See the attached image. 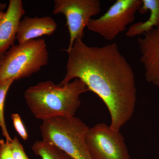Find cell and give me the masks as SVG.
<instances>
[{"instance_id":"6da1fadb","label":"cell","mask_w":159,"mask_h":159,"mask_svg":"<svg viewBox=\"0 0 159 159\" xmlns=\"http://www.w3.org/2000/svg\"><path fill=\"white\" fill-rule=\"evenodd\" d=\"M75 40L68 54L66 73L59 84L73 79L84 83L89 91L104 102L111 116L110 127L120 129L132 116L137 99L135 79L133 69L116 43L102 47H89Z\"/></svg>"},{"instance_id":"7a4b0ae2","label":"cell","mask_w":159,"mask_h":159,"mask_svg":"<svg viewBox=\"0 0 159 159\" xmlns=\"http://www.w3.org/2000/svg\"><path fill=\"white\" fill-rule=\"evenodd\" d=\"M88 91L85 84L79 79L63 85L47 80L29 87L24 96L33 116L43 121L53 117L74 116L81 103L80 95Z\"/></svg>"},{"instance_id":"3957f363","label":"cell","mask_w":159,"mask_h":159,"mask_svg":"<svg viewBox=\"0 0 159 159\" xmlns=\"http://www.w3.org/2000/svg\"><path fill=\"white\" fill-rule=\"evenodd\" d=\"M43 139L56 145L74 159H93L86 143L89 127L74 116L55 117L43 120Z\"/></svg>"},{"instance_id":"277c9868","label":"cell","mask_w":159,"mask_h":159,"mask_svg":"<svg viewBox=\"0 0 159 159\" xmlns=\"http://www.w3.org/2000/svg\"><path fill=\"white\" fill-rule=\"evenodd\" d=\"M49 54L45 41L32 39L12 46L0 65V83L28 77L48 64Z\"/></svg>"},{"instance_id":"5b68a950","label":"cell","mask_w":159,"mask_h":159,"mask_svg":"<svg viewBox=\"0 0 159 159\" xmlns=\"http://www.w3.org/2000/svg\"><path fill=\"white\" fill-rule=\"evenodd\" d=\"M142 4V0H117L102 16L91 19L87 27L106 39L112 40L133 22Z\"/></svg>"},{"instance_id":"8992f818","label":"cell","mask_w":159,"mask_h":159,"mask_svg":"<svg viewBox=\"0 0 159 159\" xmlns=\"http://www.w3.org/2000/svg\"><path fill=\"white\" fill-rule=\"evenodd\" d=\"M85 139L93 159H130L122 134L105 123L89 128Z\"/></svg>"},{"instance_id":"52a82bcc","label":"cell","mask_w":159,"mask_h":159,"mask_svg":"<svg viewBox=\"0 0 159 159\" xmlns=\"http://www.w3.org/2000/svg\"><path fill=\"white\" fill-rule=\"evenodd\" d=\"M101 11L99 0H55L54 14L62 13L66 19V26L70 33V44L67 50L73 47L75 40L84 36V30L91 18Z\"/></svg>"},{"instance_id":"ba28073f","label":"cell","mask_w":159,"mask_h":159,"mask_svg":"<svg viewBox=\"0 0 159 159\" xmlns=\"http://www.w3.org/2000/svg\"><path fill=\"white\" fill-rule=\"evenodd\" d=\"M138 39L141 54L140 61L148 82L159 87V26Z\"/></svg>"},{"instance_id":"9c48e42d","label":"cell","mask_w":159,"mask_h":159,"mask_svg":"<svg viewBox=\"0 0 159 159\" xmlns=\"http://www.w3.org/2000/svg\"><path fill=\"white\" fill-rule=\"evenodd\" d=\"M25 13L21 0H10L4 17L0 21V54L13 45L21 18Z\"/></svg>"},{"instance_id":"30bf717a","label":"cell","mask_w":159,"mask_h":159,"mask_svg":"<svg viewBox=\"0 0 159 159\" xmlns=\"http://www.w3.org/2000/svg\"><path fill=\"white\" fill-rule=\"evenodd\" d=\"M57 28V23L50 16H25L20 21L16 39L21 44L43 35H51Z\"/></svg>"},{"instance_id":"8fae6325","label":"cell","mask_w":159,"mask_h":159,"mask_svg":"<svg viewBox=\"0 0 159 159\" xmlns=\"http://www.w3.org/2000/svg\"><path fill=\"white\" fill-rule=\"evenodd\" d=\"M142 2L139 12L144 14L149 11L150 16L145 22H139L132 25L125 33L127 37L131 38L144 34L159 26V0H142Z\"/></svg>"},{"instance_id":"7c38bea8","label":"cell","mask_w":159,"mask_h":159,"mask_svg":"<svg viewBox=\"0 0 159 159\" xmlns=\"http://www.w3.org/2000/svg\"><path fill=\"white\" fill-rule=\"evenodd\" d=\"M31 148L42 159H74L56 145L43 139L34 142Z\"/></svg>"},{"instance_id":"4fadbf2b","label":"cell","mask_w":159,"mask_h":159,"mask_svg":"<svg viewBox=\"0 0 159 159\" xmlns=\"http://www.w3.org/2000/svg\"><path fill=\"white\" fill-rule=\"evenodd\" d=\"M12 80H8L0 83V127L3 136L6 138V142L10 144L12 139L7 130L4 117V106L7 93L10 86L14 82Z\"/></svg>"},{"instance_id":"5bb4252c","label":"cell","mask_w":159,"mask_h":159,"mask_svg":"<svg viewBox=\"0 0 159 159\" xmlns=\"http://www.w3.org/2000/svg\"><path fill=\"white\" fill-rule=\"evenodd\" d=\"M9 144L13 159H30L27 156L17 137H15Z\"/></svg>"},{"instance_id":"9a60e30c","label":"cell","mask_w":159,"mask_h":159,"mask_svg":"<svg viewBox=\"0 0 159 159\" xmlns=\"http://www.w3.org/2000/svg\"><path fill=\"white\" fill-rule=\"evenodd\" d=\"M11 118L14 128L17 133L24 140H27L29 137L28 132L20 115L17 113L12 114Z\"/></svg>"},{"instance_id":"2e32d148","label":"cell","mask_w":159,"mask_h":159,"mask_svg":"<svg viewBox=\"0 0 159 159\" xmlns=\"http://www.w3.org/2000/svg\"><path fill=\"white\" fill-rule=\"evenodd\" d=\"M0 159H13L10 144L3 139L0 140Z\"/></svg>"},{"instance_id":"e0dca14e","label":"cell","mask_w":159,"mask_h":159,"mask_svg":"<svg viewBox=\"0 0 159 159\" xmlns=\"http://www.w3.org/2000/svg\"><path fill=\"white\" fill-rule=\"evenodd\" d=\"M6 6V4L1 3V2H0V11H2L4 9H5Z\"/></svg>"},{"instance_id":"ac0fdd59","label":"cell","mask_w":159,"mask_h":159,"mask_svg":"<svg viewBox=\"0 0 159 159\" xmlns=\"http://www.w3.org/2000/svg\"><path fill=\"white\" fill-rule=\"evenodd\" d=\"M5 14H6V12H4V11H0V21H1V20L2 19Z\"/></svg>"},{"instance_id":"d6986e66","label":"cell","mask_w":159,"mask_h":159,"mask_svg":"<svg viewBox=\"0 0 159 159\" xmlns=\"http://www.w3.org/2000/svg\"><path fill=\"white\" fill-rule=\"evenodd\" d=\"M5 54H0V65L2 64V61L3 58H4V56H5Z\"/></svg>"}]
</instances>
